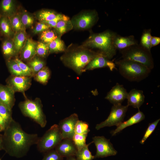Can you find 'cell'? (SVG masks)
<instances>
[{
  "mask_svg": "<svg viewBox=\"0 0 160 160\" xmlns=\"http://www.w3.org/2000/svg\"><path fill=\"white\" fill-rule=\"evenodd\" d=\"M2 135L3 150L11 156L20 158L25 156L39 137L36 134L25 132L13 119Z\"/></svg>",
  "mask_w": 160,
  "mask_h": 160,
  "instance_id": "6da1fadb",
  "label": "cell"
},
{
  "mask_svg": "<svg viewBox=\"0 0 160 160\" xmlns=\"http://www.w3.org/2000/svg\"><path fill=\"white\" fill-rule=\"evenodd\" d=\"M98 56L100 55L81 45H70L66 49L60 59L65 66L81 75L88 64Z\"/></svg>",
  "mask_w": 160,
  "mask_h": 160,
  "instance_id": "7a4b0ae2",
  "label": "cell"
},
{
  "mask_svg": "<svg viewBox=\"0 0 160 160\" xmlns=\"http://www.w3.org/2000/svg\"><path fill=\"white\" fill-rule=\"evenodd\" d=\"M117 33L110 30L92 33L81 45L110 60L116 55L117 50L114 40Z\"/></svg>",
  "mask_w": 160,
  "mask_h": 160,
  "instance_id": "3957f363",
  "label": "cell"
},
{
  "mask_svg": "<svg viewBox=\"0 0 160 160\" xmlns=\"http://www.w3.org/2000/svg\"><path fill=\"white\" fill-rule=\"evenodd\" d=\"M120 74L131 81H140L147 78L151 71L146 66L139 63L122 59L116 61Z\"/></svg>",
  "mask_w": 160,
  "mask_h": 160,
  "instance_id": "277c9868",
  "label": "cell"
},
{
  "mask_svg": "<svg viewBox=\"0 0 160 160\" xmlns=\"http://www.w3.org/2000/svg\"><path fill=\"white\" fill-rule=\"evenodd\" d=\"M120 51L122 59L139 63L151 70L154 67L151 52L144 49L138 44L132 45Z\"/></svg>",
  "mask_w": 160,
  "mask_h": 160,
  "instance_id": "5b68a950",
  "label": "cell"
},
{
  "mask_svg": "<svg viewBox=\"0 0 160 160\" xmlns=\"http://www.w3.org/2000/svg\"><path fill=\"white\" fill-rule=\"evenodd\" d=\"M20 107L25 116L31 119L42 128L46 126L47 121L39 101L28 100L21 103Z\"/></svg>",
  "mask_w": 160,
  "mask_h": 160,
  "instance_id": "8992f818",
  "label": "cell"
},
{
  "mask_svg": "<svg viewBox=\"0 0 160 160\" xmlns=\"http://www.w3.org/2000/svg\"><path fill=\"white\" fill-rule=\"evenodd\" d=\"M63 139L58 124H54L39 138L36 144L37 149L46 153L55 148Z\"/></svg>",
  "mask_w": 160,
  "mask_h": 160,
  "instance_id": "52a82bcc",
  "label": "cell"
},
{
  "mask_svg": "<svg viewBox=\"0 0 160 160\" xmlns=\"http://www.w3.org/2000/svg\"><path fill=\"white\" fill-rule=\"evenodd\" d=\"M98 19L97 11L92 10L83 11L73 16L70 21L73 28L85 30L92 27Z\"/></svg>",
  "mask_w": 160,
  "mask_h": 160,
  "instance_id": "ba28073f",
  "label": "cell"
},
{
  "mask_svg": "<svg viewBox=\"0 0 160 160\" xmlns=\"http://www.w3.org/2000/svg\"><path fill=\"white\" fill-rule=\"evenodd\" d=\"M128 106L127 105H123L121 104L113 105L107 118L97 124L95 129L98 130L106 127L118 126L123 122Z\"/></svg>",
  "mask_w": 160,
  "mask_h": 160,
  "instance_id": "9c48e42d",
  "label": "cell"
},
{
  "mask_svg": "<svg viewBox=\"0 0 160 160\" xmlns=\"http://www.w3.org/2000/svg\"><path fill=\"white\" fill-rule=\"evenodd\" d=\"M92 140L96 148L94 159L114 156L117 154V151L113 147L110 140L104 136H95L92 138Z\"/></svg>",
  "mask_w": 160,
  "mask_h": 160,
  "instance_id": "30bf717a",
  "label": "cell"
},
{
  "mask_svg": "<svg viewBox=\"0 0 160 160\" xmlns=\"http://www.w3.org/2000/svg\"><path fill=\"white\" fill-rule=\"evenodd\" d=\"M79 120L77 114L73 113L60 121L58 125L63 139H72L75 134V126Z\"/></svg>",
  "mask_w": 160,
  "mask_h": 160,
  "instance_id": "8fae6325",
  "label": "cell"
},
{
  "mask_svg": "<svg viewBox=\"0 0 160 160\" xmlns=\"http://www.w3.org/2000/svg\"><path fill=\"white\" fill-rule=\"evenodd\" d=\"M128 94L123 85L117 83L108 93L105 98L113 105L121 104L127 99Z\"/></svg>",
  "mask_w": 160,
  "mask_h": 160,
  "instance_id": "7c38bea8",
  "label": "cell"
},
{
  "mask_svg": "<svg viewBox=\"0 0 160 160\" xmlns=\"http://www.w3.org/2000/svg\"><path fill=\"white\" fill-rule=\"evenodd\" d=\"M55 150L63 158L76 155L77 149L72 139H63L55 148Z\"/></svg>",
  "mask_w": 160,
  "mask_h": 160,
  "instance_id": "4fadbf2b",
  "label": "cell"
},
{
  "mask_svg": "<svg viewBox=\"0 0 160 160\" xmlns=\"http://www.w3.org/2000/svg\"><path fill=\"white\" fill-rule=\"evenodd\" d=\"M107 68L111 71L116 69L115 63L102 56H98L92 60L84 70V72L87 70H92L96 68Z\"/></svg>",
  "mask_w": 160,
  "mask_h": 160,
  "instance_id": "5bb4252c",
  "label": "cell"
},
{
  "mask_svg": "<svg viewBox=\"0 0 160 160\" xmlns=\"http://www.w3.org/2000/svg\"><path fill=\"white\" fill-rule=\"evenodd\" d=\"M14 92L10 86L0 84V102L11 111L14 104Z\"/></svg>",
  "mask_w": 160,
  "mask_h": 160,
  "instance_id": "9a60e30c",
  "label": "cell"
},
{
  "mask_svg": "<svg viewBox=\"0 0 160 160\" xmlns=\"http://www.w3.org/2000/svg\"><path fill=\"white\" fill-rule=\"evenodd\" d=\"M31 79L27 76H15L9 80L10 86L14 91L23 92L27 90L31 85Z\"/></svg>",
  "mask_w": 160,
  "mask_h": 160,
  "instance_id": "2e32d148",
  "label": "cell"
},
{
  "mask_svg": "<svg viewBox=\"0 0 160 160\" xmlns=\"http://www.w3.org/2000/svg\"><path fill=\"white\" fill-rule=\"evenodd\" d=\"M145 96L142 90L134 89L128 92L127 105L139 109L144 102Z\"/></svg>",
  "mask_w": 160,
  "mask_h": 160,
  "instance_id": "e0dca14e",
  "label": "cell"
},
{
  "mask_svg": "<svg viewBox=\"0 0 160 160\" xmlns=\"http://www.w3.org/2000/svg\"><path fill=\"white\" fill-rule=\"evenodd\" d=\"M138 44V41L133 35L123 36L117 33L114 40V46L117 50L120 51Z\"/></svg>",
  "mask_w": 160,
  "mask_h": 160,
  "instance_id": "ac0fdd59",
  "label": "cell"
},
{
  "mask_svg": "<svg viewBox=\"0 0 160 160\" xmlns=\"http://www.w3.org/2000/svg\"><path fill=\"white\" fill-rule=\"evenodd\" d=\"M145 118V115L143 113L138 109L137 112L127 121L121 123L117 126V128L112 131L111 133L112 136H114L126 127L141 121L144 120Z\"/></svg>",
  "mask_w": 160,
  "mask_h": 160,
  "instance_id": "d6986e66",
  "label": "cell"
},
{
  "mask_svg": "<svg viewBox=\"0 0 160 160\" xmlns=\"http://www.w3.org/2000/svg\"><path fill=\"white\" fill-rule=\"evenodd\" d=\"M37 43L31 38L26 39L21 50V57L24 60H29L36 54V48Z\"/></svg>",
  "mask_w": 160,
  "mask_h": 160,
  "instance_id": "ffe728a7",
  "label": "cell"
},
{
  "mask_svg": "<svg viewBox=\"0 0 160 160\" xmlns=\"http://www.w3.org/2000/svg\"><path fill=\"white\" fill-rule=\"evenodd\" d=\"M15 4L12 0H2L0 4V15L10 17L15 14Z\"/></svg>",
  "mask_w": 160,
  "mask_h": 160,
  "instance_id": "44dd1931",
  "label": "cell"
},
{
  "mask_svg": "<svg viewBox=\"0 0 160 160\" xmlns=\"http://www.w3.org/2000/svg\"><path fill=\"white\" fill-rule=\"evenodd\" d=\"M0 32L5 37H12L15 33L9 18L0 15Z\"/></svg>",
  "mask_w": 160,
  "mask_h": 160,
  "instance_id": "7402d4cb",
  "label": "cell"
},
{
  "mask_svg": "<svg viewBox=\"0 0 160 160\" xmlns=\"http://www.w3.org/2000/svg\"><path fill=\"white\" fill-rule=\"evenodd\" d=\"M26 39L25 31L15 33L12 41L16 52H18L21 51Z\"/></svg>",
  "mask_w": 160,
  "mask_h": 160,
  "instance_id": "603a6c76",
  "label": "cell"
},
{
  "mask_svg": "<svg viewBox=\"0 0 160 160\" xmlns=\"http://www.w3.org/2000/svg\"><path fill=\"white\" fill-rule=\"evenodd\" d=\"M151 29L144 30L141 36L139 45L145 49L151 51V40L152 36Z\"/></svg>",
  "mask_w": 160,
  "mask_h": 160,
  "instance_id": "cb8c5ba5",
  "label": "cell"
},
{
  "mask_svg": "<svg viewBox=\"0 0 160 160\" xmlns=\"http://www.w3.org/2000/svg\"><path fill=\"white\" fill-rule=\"evenodd\" d=\"M48 45L50 53L64 52L66 49L64 42L59 36L49 44Z\"/></svg>",
  "mask_w": 160,
  "mask_h": 160,
  "instance_id": "d4e9b609",
  "label": "cell"
},
{
  "mask_svg": "<svg viewBox=\"0 0 160 160\" xmlns=\"http://www.w3.org/2000/svg\"><path fill=\"white\" fill-rule=\"evenodd\" d=\"M93 141L86 145L82 148L77 150L75 156L76 160H92L94 159V156H93L89 151V146Z\"/></svg>",
  "mask_w": 160,
  "mask_h": 160,
  "instance_id": "484cf974",
  "label": "cell"
},
{
  "mask_svg": "<svg viewBox=\"0 0 160 160\" xmlns=\"http://www.w3.org/2000/svg\"><path fill=\"white\" fill-rule=\"evenodd\" d=\"M59 14L53 11L42 10L38 13L37 17L40 22H44L55 19Z\"/></svg>",
  "mask_w": 160,
  "mask_h": 160,
  "instance_id": "4316f807",
  "label": "cell"
},
{
  "mask_svg": "<svg viewBox=\"0 0 160 160\" xmlns=\"http://www.w3.org/2000/svg\"><path fill=\"white\" fill-rule=\"evenodd\" d=\"M2 49L4 55L8 59L13 56L16 52L12 41L8 39L3 42Z\"/></svg>",
  "mask_w": 160,
  "mask_h": 160,
  "instance_id": "83f0119b",
  "label": "cell"
},
{
  "mask_svg": "<svg viewBox=\"0 0 160 160\" xmlns=\"http://www.w3.org/2000/svg\"><path fill=\"white\" fill-rule=\"evenodd\" d=\"M9 18L15 33L25 31V28L23 25L21 19V16L18 13L15 14Z\"/></svg>",
  "mask_w": 160,
  "mask_h": 160,
  "instance_id": "f1b7e54d",
  "label": "cell"
},
{
  "mask_svg": "<svg viewBox=\"0 0 160 160\" xmlns=\"http://www.w3.org/2000/svg\"><path fill=\"white\" fill-rule=\"evenodd\" d=\"M73 28L70 20H61L57 23L55 28L60 37Z\"/></svg>",
  "mask_w": 160,
  "mask_h": 160,
  "instance_id": "f546056e",
  "label": "cell"
},
{
  "mask_svg": "<svg viewBox=\"0 0 160 160\" xmlns=\"http://www.w3.org/2000/svg\"><path fill=\"white\" fill-rule=\"evenodd\" d=\"M0 115L3 118L6 126V128L9 125L13 119L12 116V111L0 102Z\"/></svg>",
  "mask_w": 160,
  "mask_h": 160,
  "instance_id": "4dcf8cb0",
  "label": "cell"
},
{
  "mask_svg": "<svg viewBox=\"0 0 160 160\" xmlns=\"http://www.w3.org/2000/svg\"><path fill=\"white\" fill-rule=\"evenodd\" d=\"M57 37L55 32L49 29L42 32L40 38L42 41L48 44Z\"/></svg>",
  "mask_w": 160,
  "mask_h": 160,
  "instance_id": "1f68e13d",
  "label": "cell"
},
{
  "mask_svg": "<svg viewBox=\"0 0 160 160\" xmlns=\"http://www.w3.org/2000/svg\"><path fill=\"white\" fill-rule=\"evenodd\" d=\"M50 76V72L49 68L47 67H44L38 72L36 78L37 81L43 84H46Z\"/></svg>",
  "mask_w": 160,
  "mask_h": 160,
  "instance_id": "d6a6232c",
  "label": "cell"
},
{
  "mask_svg": "<svg viewBox=\"0 0 160 160\" xmlns=\"http://www.w3.org/2000/svg\"><path fill=\"white\" fill-rule=\"evenodd\" d=\"M88 134H76L73 136L72 140L77 150L84 146L86 145V140Z\"/></svg>",
  "mask_w": 160,
  "mask_h": 160,
  "instance_id": "836d02e7",
  "label": "cell"
},
{
  "mask_svg": "<svg viewBox=\"0 0 160 160\" xmlns=\"http://www.w3.org/2000/svg\"><path fill=\"white\" fill-rule=\"evenodd\" d=\"M7 65L10 72L15 76H25L18 64L14 60H9Z\"/></svg>",
  "mask_w": 160,
  "mask_h": 160,
  "instance_id": "e575fe53",
  "label": "cell"
},
{
  "mask_svg": "<svg viewBox=\"0 0 160 160\" xmlns=\"http://www.w3.org/2000/svg\"><path fill=\"white\" fill-rule=\"evenodd\" d=\"M29 64L33 72H36L44 67L45 62L39 58L35 57L29 62Z\"/></svg>",
  "mask_w": 160,
  "mask_h": 160,
  "instance_id": "d590c367",
  "label": "cell"
},
{
  "mask_svg": "<svg viewBox=\"0 0 160 160\" xmlns=\"http://www.w3.org/2000/svg\"><path fill=\"white\" fill-rule=\"evenodd\" d=\"M89 131V124L87 122L79 120L77 121L75 127V133L79 134H88Z\"/></svg>",
  "mask_w": 160,
  "mask_h": 160,
  "instance_id": "8d00e7d4",
  "label": "cell"
},
{
  "mask_svg": "<svg viewBox=\"0 0 160 160\" xmlns=\"http://www.w3.org/2000/svg\"><path fill=\"white\" fill-rule=\"evenodd\" d=\"M49 52L48 45L41 41L38 42L36 48V52L39 56L42 57H46Z\"/></svg>",
  "mask_w": 160,
  "mask_h": 160,
  "instance_id": "74e56055",
  "label": "cell"
},
{
  "mask_svg": "<svg viewBox=\"0 0 160 160\" xmlns=\"http://www.w3.org/2000/svg\"><path fill=\"white\" fill-rule=\"evenodd\" d=\"M160 119H158L149 124L143 138L140 141V143L141 144H143L145 140L154 131Z\"/></svg>",
  "mask_w": 160,
  "mask_h": 160,
  "instance_id": "f35d334b",
  "label": "cell"
},
{
  "mask_svg": "<svg viewBox=\"0 0 160 160\" xmlns=\"http://www.w3.org/2000/svg\"><path fill=\"white\" fill-rule=\"evenodd\" d=\"M63 158L53 149L45 153L42 160H63Z\"/></svg>",
  "mask_w": 160,
  "mask_h": 160,
  "instance_id": "ab89813d",
  "label": "cell"
},
{
  "mask_svg": "<svg viewBox=\"0 0 160 160\" xmlns=\"http://www.w3.org/2000/svg\"><path fill=\"white\" fill-rule=\"evenodd\" d=\"M14 60L19 65L25 76H28L32 75L33 72L29 66L18 58H16Z\"/></svg>",
  "mask_w": 160,
  "mask_h": 160,
  "instance_id": "60d3db41",
  "label": "cell"
},
{
  "mask_svg": "<svg viewBox=\"0 0 160 160\" xmlns=\"http://www.w3.org/2000/svg\"><path fill=\"white\" fill-rule=\"evenodd\" d=\"M20 16L22 22L25 28L31 26L33 24L34 19L32 15L24 12Z\"/></svg>",
  "mask_w": 160,
  "mask_h": 160,
  "instance_id": "b9f144b4",
  "label": "cell"
},
{
  "mask_svg": "<svg viewBox=\"0 0 160 160\" xmlns=\"http://www.w3.org/2000/svg\"><path fill=\"white\" fill-rule=\"evenodd\" d=\"M61 20L66 21L70 20L69 18L68 17L65 15L59 14L58 16L55 19L51 21L43 23L47 24L51 27H53L55 28L58 22Z\"/></svg>",
  "mask_w": 160,
  "mask_h": 160,
  "instance_id": "7bdbcfd3",
  "label": "cell"
},
{
  "mask_svg": "<svg viewBox=\"0 0 160 160\" xmlns=\"http://www.w3.org/2000/svg\"><path fill=\"white\" fill-rule=\"evenodd\" d=\"M51 27L47 24L41 22H38L36 24L33 30L34 34L42 32L45 30L50 29Z\"/></svg>",
  "mask_w": 160,
  "mask_h": 160,
  "instance_id": "ee69618b",
  "label": "cell"
},
{
  "mask_svg": "<svg viewBox=\"0 0 160 160\" xmlns=\"http://www.w3.org/2000/svg\"><path fill=\"white\" fill-rule=\"evenodd\" d=\"M160 43V37L155 36H152L151 40V48L159 44Z\"/></svg>",
  "mask_w": 160,
  "mask_h": 160,
  "instance_id": "f6af8a7d",
  "label": "cell"
},
{
  "mask_svg": "<svg viewBox=\"0 0 160 160\" xmlns=\"http://www.w3.org/2000/svg\"><path fill=\"white\" fill-rule=\"evenodd\" d=\"M0 126L1 127L3 131H4L6 128V126L5 121L2 117L0 115Z\"/></svg>",
  "mask_w": 160,
  "mask_h": 160,
  "instance_id": "bcb514c9",
  "label": "cell"
},
{
  "mask_svg": "<svg viewBox=\"0 0 160 160\" xmlns=\"http://www.w3.org/2000/svg\"><path fill=\"white\" fill-rule=\"evenodd\" d=\"M2 135L0 134V151L3 150Z\"/></svg>",
  "mask_w": 160,
  "mask_h": 160,
  "instance_id": "7dc6e473",
  "label": "cell"
},
{
  "mask_svg": "<svg viewBox=\"0 0 160 160\" xmlns=\"http://www.w3.org/2000/svg\"><path fill=\"white\" fill-rule=\"evenodd\" d=\"M66 160H76V159L75 156H73L66 158Z\"/></svg>",
  "mask_w": 160,
  "mask_h": 160,
  "instance_id": "c3c4849f",
  "label": "cell"
},
{
  "mask_svg": "<svg viewBox=\"0 0 160 160\" xmlns=\"http://www.w3.org/2000/svg\"><path fill=\"white\" fill-rule=\"evenodd\" d=\"M3 131L2 129L1 128V127L0 126V132H1V131Z\"/></svg>",
  "mask_w": 160,
  "mask_h": 160,
  "instance_id": "681fc988",
  "label": "cell"
},
{
  "mask_svg": "<svg viewBox=\"0 0 160 160\" xmlns=\"http://www.w3.org/2000/svg\"><path fill=\"white\" fill-rule=\"evenodd\" d=\"M0 160H1V159H0Z\"/></svg>",
  "mask_w": 160,
  "mask_h": 160,
  "instance_id": "f907efd6",
  "label": "cell"
},
{
  "mask_svg": "<svg viewBox=\"0 0 160 160\" xmlns=\"http://www.w3.org/2000/svg\"></svg>",
  "mask_w": 160,
  "mask_h": 160,
  "instance_id": "816d5d0a",
  "label": "cell"
}]
</instances>
